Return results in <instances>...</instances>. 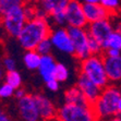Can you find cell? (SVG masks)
I'll return each instance as SVG.
<instances>
[{
    "label": "cell",
    "mask_w": 121,
    "mask_h": 121,
    "mask_svg": "<svg viewBox=\"0 0 121 121\" xmlns=\"http://www.w3.org/2000/svg\"><path fill=\"white\" fill-rule=\"evenodd\" d=\"M51 27L46 19H34L27 21L23 27L17 40L25 50H35L40 42L49 38L51 34Z\"/></svg>",
    "instance_id": "1"
},
{
    "label": "cell",
    "mask_w": 121,
    "mask_h": 121,
    "mask_svg": "<svg viewBox=\"0 0 121 121\" xmlns=\"http://www.w3.org/2000/svg\"><path fill=\"white\" fill-rule=\"evenodd\" d=\"M121 98V88L116 85H108L101 91L100 96L93 105L98 120H108L117 116V107Z\"/></svg>",
    "instance_id": "2"
},
{
    "label": "cell",
    "mask_w": 121,
    "mask_h": 121,
    "mask_svg": "<svg viewBox=\"0 0 121 121\" xmlns=\"http://www.w3.org/2000/svg\"><path fill=\"white\" fill-rule=\"evenodd\" d=\"M80 74L86 76L101 90L106 88L109 84V80L105 71L103 56H91L87 59L81 61Z\"/></svg>",
    "instance_id": "3"
},
{
    "label": "cell",
    "mask_w": 121,
    "mask_h": 121,
    "mask_svg": "<svg viewBox=\"0 0 121 121\" xmlns=\"http://www.w3.org/2000/svg\"><path fill=\"white\" fill-rule=\"evenodd\" d=\"M57 117L62 121H98L92 105L63 104L58 109Z\"/></svg>",
    "instance_id": "4"
},
{
    "label": "cell",
    "mask_w": 121,
    "mask_h": 121,
    "mask_svg": "<svg viewBox=\"0 0 121 121\" xmlns=\"http://www.w3.org/2000/svg\"><path fill=\"white\" fill-rule=\"evenodd\" d=\"M26 20L24 13V2L14 7L10 12L2 17V26L4 31L11 37H19L23 27L25 26Z\"/></svg>",
    "instance_id": "5"
},
{
    "label": "cell",
    "mask_w": 121,
    "mask_h": 121,
    "mask_svg": "<svg viewBox=\"0 0 121 121\" xmlns=\"http://www.w3.org/2000/svg\"><path fill=\"white\" fill-rule=\"evenodd\" d=\"M69 32L72 43H73L74 47V56L80 59L81 61L87 59L88 57H91L90 49H88V33L86 31V28H75V27H68L67 28Z\"/></svg>",
    "instance_id": "6"
},
{
    "label": "cell",
    "mask_w": 121,
    "mask_h": 121,
    "mask_svg": "<svg viewBox=\"0 0 121 121\" xmlns=\"http://www.w3.org/2000/svg\"><path fill=\"white\" fill-rule=\"evenodd\" d=\"M86 31H87L90 37H92L93 39H95L96 42L100 44L105 51L107 48L108 39H109L110 35L112 34V32L115 31V28H113L110 20H103L88 24Z\"/></svg>",
    "instance_id": "7"
},
{
    "label": "cell",
    "mask_w": 121,
    "mask_h": 121,
    "mask_svg": "<svg viewBox=\"0 0 121 121\" xmlns=\"http://www.w3.org/2000/svg\"><path fill=\"white\" fill-rule=\"evenodd\" d=\"M65 20H67L68 27L75 28H86L88 22L85 17L82 2L72 0L69 1L67 7V13H65Z\"/></svg>",
    "instance_id": "8"
},
{
    "label": "cell",
    "mask_w": 121,
    "mask_h": 121,
    "mask_svg": "<svg viewBox=\"0 0 121 121\" xmlns=\"http://www.w3.org/2000/svg\"><path fill=\"white\" fill-rule=\"evenodd\" d=\"M49 39L52 44V47H55L57 50L61 51L63 54L74 55L73 43L67 28L58 27L52 30Z\"/></svg>",
    "instance_id": "9"
},
{
    "label": "cell",
    "mask_w": 121,
    "mask_h": 121,
    "mask_svg": "<svg viewBox=\"0 0 121 121\" xmlns=\"http://www.w3.org/2000/svg\"><path fill=\"white\" fill-rule=\"evenodd\" d=\"M17 109L23 121H39V112L37 109L34 95H26L17 103Z\"/></svg>",
    "instance_id": "10"
},
{
    "label": "cell",
    "mask_w": 121,
    "mask_h": 121,
    "mask_svg": "<svg viewBox=\"0 0 121 121\" xmlns=\"http://www.w3.org/2000/svg\"><path fill=\"white\" fill-rule=\"evenodd\" d=\"M82 7L88 24L103 20H109V17L111 15L107 9L100 4V1L97 3H88L86 1H83Z\"/></svg>",
    "instance_id": "11"
},
{
    "label": "cell",
    "mask_w": 121,
    "mask_h": 121,
    "mask_svg": "<svg viewBox=\"0 0 121 121\" xmlns=\"http://www.w3.org/2000/svg\"><path fill=\"white\" fill-rule=\"evenodd\" d=\"M34 97L36 100L39 117L40 119H43V121H52L57 118L58 109L50 99L42 94H36V95H34Z\"/></svg>",
    "instance_id": "12"
},
{
    "label": "cell",
    "mask_w": 121,
    "mask_h": 121,
    "mask_svg": "<svg viewBox=\"0 0 121 121\" xmlns=\"http://www.w3.org/2000/svg\"><path fill=\"white\" fill-rule=\"evenodd\" d=\"M76 86L80 88V91L83 93V95L85 96V98L87 99V101L92 106L98 99V97L100 96L101 91H103L97 85L94 84L91 80H88L86 76L83 75V74H80L79 78H78Z\"/></svg>",
    "instance_id": "13"
},
{
    "label": "cell",
    "mask_w": 121,
    "mask_h": 121,
    "mask_svg": "<svg viewBox=\"0 0 121 121\" xmlns=\"http://www.w3.org/2000/svg\"><path fill=\"white\" fill-rule=\"evenodd\" d=\"M105 71L109 82L121 83V56L119 57H107L103 55Z\"/></svg>",
    "instance_id": "14"
},
{
    "label": "cell",
    "mask_w": 121,
    "mask_h": 121,
    "mask_svg": "<svg viewBox=\"0 0 121 121\" xmlns=\"http://www.w3.org/2000/svg\"><path fill=\"white\" fill-rule=\"evenodd\" d=\"M56 67H57V62L55 61L54 57L51 55L42 56L40 65H39V68H38V72H39L42 79L45 81V83L54 79V73H55Z\"/></svg>",
    "instance_id": "15"
},
{
    "label": "cell",
    "mask_w": 121,
    "mask_h": 121,
    "mask_svg": "<svg viewBox=\"0 0 121 121\" xmlns=\"http://www.w3.org/2000/svg\"><path fill=\"white\" fill-rule=\"evenodd\" d=\"M65 104L82 105V106L91 105L76 85L70 87L69 90H67L65 92Z\"/></svg>",
    "instance_id": "16"
},
{
    "label": "cell",
    "mask_w": 121,
    "mask_h": 121,
    "mask_svg": "<svg viewBox=\"0 0 121 121\" xmlns=\"http://www.w3.org/2000/svg\"><path fill=\"white\" fill-rule=\"evenodd\" d=\"M68 3H69L68 0H57V4L55 7L54 11L49 15L57 25H63L67 23L65 13H67Z\"/></svg>",
    "instance_id": "17"
},
{
    "label": "cell",
    "mask_w": 121,
    "mask_h": 121,
    "mask_svg": "<svg viewBox=\"0 0 121 121\" xmlns=\"http://www.w3.org/2000/svg\"><path fill=\"white\" fill-rule=\"evenodd\" d=\"M40 60H42V56L36 50L26 51L24 56H23L24 65H26L28 70H38L40 65Z\"/></svg>",
    "instance_id": "18"
},
{
    "label": "cell",
    "mask_w": 121,
    "mask_h": 121,
    "mask_svg": "<svg viewBox=\"0 0 121 121\" xmlns=\"http://www.w3.org/2000/svg\"><path fill=\"white\" fill-rule=\"evenodd\" d=\"M7 84H9L11 87H13L14 90H17V88L21 87V84H22V76L21 74L15 71H10V72H7L6 74V82Z\"/></svg>",
    "instance_id": "19"
},
{
    "label": "cell",
    "mask_w": 121,
    "mask_h": 121,
    "mask_svg": "<svg viewBox=\"0 0 121 121\" xmlns=\"http://www.w3.org/2000/svg\"><path fill=\"white\" fill-rule=\"evenodd\" d=\"M106 49H115V50L121 51V33L118 31H113L110 35L109 39L107 43V48Z\"/></svg>",
    "instance_id": "20"
},
{
    "label": "cell",
    "mask_w": 121,
    "mask_h": 121,
    "mask_svg": "<svg viewBox=\"0 0 121 121\" xmlns=\"http://www.w3.org/2000/svg\"><path fill=\"white\" fill-rule=\"evenodd\" d=\"M22 3L23 1H20V0H0V15L4 17L14 7L22 4Z\"/></svg>",
    "instance_id": "21"
},
{
    "label": "cell",
    "mask_w": 121,
    "mask_h": 121,
    "mask_svg": "<svg viewBox=\"0 0 121 121\" xmlns=\"http://www.w3.org/2000/svg\"><path fill=\"white\" fill-rule=\"evenodd\" d=\"M69 78V70L63 63H57V67L55 69L54 79L58 82H65Z\"/></svg>",
    "instance_id": "22"
},
{
    "label": "cell",
    "mask_w": 121,
    "mask_h": 121,
    "mask_svg": "<svg viewBox=\"0 0 121 121\" xmlns=\"http://www.w3.org/2000/svg\"><path fill=\"white\" fill-rule=\"evenodd\" d=\"M51 48H52V44H51L50 39L49 38H46L43 42H40L38 44V46L36 47L35 50L40 55V56H47V55H50Z\"/></svg>",
    "instance_id": "23"
},
{
    "label": "cell",
    "mask_w": 121,
    "mask_h": 121,
    "mask_svg": "<svg viewBox=\"0 0 121 121\" xmlns=\"http://www.w3.org/2000/svg\"><path fill=\"white\" fill-rule=\"evenodd\" d=\"M88 49H90V52L92 56H103V52H104L101 45L98 42H96L95 39H93L92 37H90V39H88Z\"/></svg>",
    "instance_id": "24"
},
{
    "label": "cell",
    "mask_w": 121,
    "mask_h": 121,
    "mask_svg": "<svg viewBox=\"0 0 121 121\" xmlns=\"http://www.w3.org/2000/svg\"><path fill=\"white\" fill-rule=\"evenodd\" d=\"M100 4L107 9L110 14L116 13L120 9V2L118 0H100Z\"/></svg>",
    "instance_id": "25"
},
{
    "label": "cell",
    "mask_w": 121,
    "mask_h": 121,
    "mask_svg": "<svg viewBox=\"0 0 121 121\" xmlns=\"http://www.w3.org/2000/svg\"><path fill=\"white\" fill-rule=\"evenodd\" d=\"M36 10L37 6L34 3H25L24 2V13L27 21H32L36 19Z\"/></svg>",
    "instance_id": "26"
},
{
    "label": "cell",
    "mask_w": 121,
    "mask_h": 121,
    "mask_svg": "<svg viewBox=\"0 0 121 121\" xmlns=\"http://www.w3.org/2000/svg\"><path fill=\"white\" fill-rule=\"evenodd\" d=\"M14 92H15V90L7 83H3L2 85H0V98H9V97L14 95Z\"/></svg>",
    "instance_id": "27"
},
{
    "label": "cell",
    "mask_w": 121,
    "mask_h": 121,
    "mask_svg": "<svg viewBox=\"0 0 121 121\" xmlns=\"http://www.w3.org/2000/svg\"><path fill=\"white\" fill-rule=\"evenodd\" d=\"M56 4H57V0H44V1H40L39 3V6L47 12L48 15H50L51 12L54 11Z\"/></svg>",
    "instance_id": "28"
},
{
    "label": "cell",
    "mask_w": 121,
    "mask_h": 121,
    "mask_svg": "<svg viewBox=\"0 0 121 121\" xmlns=\"http://www.w3.org/2000/svg\"><path fill=\"white\" fill-rule=\"evenodd\" d=\"M3 67L6 68L7 72H10V71H15V68H17V63H15V60L12 58V57H4L3 58Z\"/></svg>",
    "instance_id": "29"
},
{
    "label": "cell",
    "mask_w": 121,
    "mask_h": 121,
    "mask_svg": "<svg viewBox=\"0 0 121 121\" xmlns=\"http://www.w3.org/2000/svg\"><path fill=\"white\" fill-rule=\"evenodd\" d=\"M59 83L60 82H58L56 79H52L50 81L46 82V87L49 91H51V92H57V91L59 90V86H60Z\"/></svg>",
    "instance_id": "30"
},
{
    "label": "cell",
    "mask_w": 121,
    "mask_h": 121,
    "mask_svg": "<svg viewBox=\"0 0 121 121\" xmlns=\"http://www.w3.org/2000/svg\"><path fill=\"white\" fill-rule=\"evenodd\" d=\"M104 56L107 57H119L121 56V51L115 50V49H106L105 50V55Z\"/></svg>",
    "instance_id": "31"
},
{
    "label": "cell",
    "mask_w": 121,
    "mask_h": 121,
    "mask_svg": "<svg viewBox=\"0 0 121 121\" xmlns=\"http://www.w3.org/2000/svg\"><path fill=\"white\" fill-rule=\"evenodd\" d=\"M26 95H27V94H26L25 90H23L22 87L17 88V90H15V92H14V96H15L19 100H20V99H22L23 97H25Z\"/></svg>",
    "instance_id": "32"
},
{
    "label": "cell",
    "mask_w": 121,
    "mask_h": 121,
    "mask_svg": "<svg viewBox=\"0 0 121 121\" xmlns=\"http://www.w3.org/2000/svg\"><path fill=\"white\" fill-rule=\"evenodd\" d=\"M0 121H13L10 116H8L2 109H0Z\"/></svg>",
    "instance_id": "33"
},
{
    "label": "cell",
    "mask_w": 121,
    "mask_h": 121,
    "mask_svg": "<svg viewBox=\"0 0 121 121\" xmlns=\"http://www.w3.org/2000/svg\"><path fill=\"white\" fill-rule=\"evenodd\" d=\"M117 116H120L121 117V98L118 103V107H117Z\"/></svg>",
    "instance_id": "34"
},
{
    "label": "cell",
    "mask_w": 121,
    "mask_h": 121,
    "mask_svg": "<svg viewBox=\"0 0 121 121\" xmlns=\"http://www.w3.org/2000/svg\"><path fill=\"white\" fill-rule=\"evenodd\" d=\"M106 121H121V117L120 116H116V117H112V118L108 119Z\"/></svg>",
    "instance_id": "35"
},
{
    "label": "cell",
    "mask_w": 121,
    "mask_h": 121,
    "mask_svg": "<svg viewBox=\"0 0 121 121\" xmlns=\"http://www.w3.org/2000/svg\"><path fill=\"white\" fill-rule=\"evenodd\" d=\"M85 1L88 3H97V2H99L100 0H85Z\"/></svg>",
    "instance_id": "36"
},
{
    "label": "cell",
    "mask_w": 121,
    "mask_h": 121,
    "mask_svg": "<svg viewBox=\"0 0 121 121\" xmlns=\"http://www.w3.org/2000/svg\"><path fill=\"white\" fill-rule=\"evenodd\" d=\"M115 30H116V31H118V32H120V33H121V23H119L118 25L116 26Z\"/></svg>",
    "instance_id": "37"
},
{
    "label": "cell",
    "mask_w": 121,
    "mask_h": 121,
    "mask_svg": "<svg viewBox=\"0 0 121 121\" xmlns=\"http://www.w3.org/2000/svg\"><path fill=\"white\" fill-rule=\"evenodd\" d=\"M52 121H62V120H60V119L58 118V117H57V118H56V119H54V120H52Z\"/></svg>",
    "instance_id": "38"
},
{
    "label": "cell",
    "mask_w": 121,
    "mask_h": 121,
    "mask_svg": "<svg viewBox=\"0 0 121 121\" xmlns=\"http://www.w3.org/2000/svg\"><path fill=\"white\" fill-rule=\"evenodd\" d=\"M2 78V71H1V69H0V79Z\"/></svg>",
    "instance_id": "39"
},
{
    "label": "cell",
    "mask_w": 121,
    "mask_h": 121,
    "mask_svg": "<svg viewBox=\"0 0 121 121\" xmlns=\"http://www.w3.org/2000/svg\"><path fill=\"white\" fill-rule=\"evenodd\" d=\"M0 24H2V17L0 15Z\"/></svg>",
    "instance_id": "40"
},
{
    "label": "cell",
    "mask_w": 121,
    "mask_h": 121,
    "mask_svg": "<svg viewBox=\"0 0 121 121\" xmlns=\"http://www.w3.org/2000/svg\"><path fill=\"white\" fill-rule=\"evenodd\" d=\"M120 88H121V86H120Z\"/></svg>",
    "instance_id": "41"
}]
</instances>
